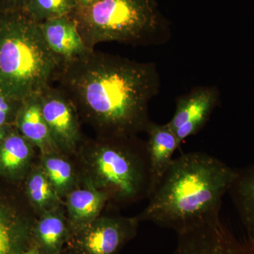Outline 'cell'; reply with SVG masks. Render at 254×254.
<instances>
[{
    "label": "cell",
    "instance_id": "cell-1",
    "mask_svg": "<svg viewBox=\"0 0 254 254\" xmlns=\"http://www.w3.org/2000/svg\"><path fill=\"white\" fill-rule=\"evenodd\" d=\"M57 81L99 136H136L150 123V100L160 91L156 65L89 50L63 62Z\"/></svg>",
    "mask_w": 254,
    "mask_h": 254
},
{
    "label": "cell",
    "instance_id": "cell-2",
    "mask_svg": "<svg viewBox=\"0 0 254 254\" xmlns=\"http://www.w3.org/2000/svg\"><path fill=\"white\" fill-rule=\"evenodd\" d=\"M236 171L208 153H183L174 158L138 218L177 234L220 218Z\"/></svg>",
    "mask_w": 254,
    "mask_h": 254
},
{
    "label": "cell",
    "instance_id": "cell-3",
    "mask_svg": "<svg viewBox=\"0 0 254 254\" xmlns=\"http://www.w3.org/2000/svg\"><path fill=\"white\" fill-rule=\"evenodd\" d=\"M63 63L27 14L0 24L1 93L19 102L39 96L57 80Z\"/></svg>",
    "mask_w": 254,
    "mask_h": 254
},
{
    "label": "cell",
    "instance_id": "cell-4",
    "mask_svg": "<svg viewBox=\"0 0 254 254\" xmlns=\"http://www.w3.org/2000/svg\"><path fill=\"white\" fill-rule=\"evenodd\" d=\"M71 16L87 49L105 42L133 46L166 43L169 31L155 0H99Z\"/></svg>",
    "mask_w": 254,
    "mask_h": 254
},
{
    "label": "cell",
    "instance_id": "cell-5",
    "mask_svg": "<svg viewBox=\"0 0 254 254\" xmlns=\"http://www.w3.org/2000/svg\"><path fill=\"white\" fill-rule=\"evenodd\" d=\"M86 182L119 202H132L150 195L146 145L136 136H99L81 148Z\"/></svg>",
    "mask_w": 254,
    "mask_h": 254
},
{
    "label": "cell",
    "instance_id": "cell-6",
    "mask_svg": "<svg viewBox=\"0 0 254 254\" xmlns=\"http://www.w3.org/2000/svg\"><path fill=\"white\" fill-rule=\"evenodd\" d=\"M138 217H98L70 237L68 249L73 254H117L134 238Z\"/></svg>",
    "mask_w": 254,
    "mask_h": 254
},
{
    "label": "cell",
    "instance_id": "cell-7",
    "mask_svg": "<svg viewBox=\"0 0 254 254\" xmlns=\"http://www.w3.org/2000/svg\"><path fill=\"white\" fill-rule=\"evenodd\" d=\"M42 113L52 138L60 150L73 151L81 141L79 115L59 87L47 88L40 95Z\"/></svg>",
    "mask_w": 254,
    "mask_h": 254
},
{
    "label": "cell",
    "instance_id": "cell-8",
    "mask_svg": "<svg viewBox=\"0 0 254 254\" xmlns=\"http://www.w3.org/2000/svg\"><path fill=\"white\" fill-rule=\"evenodd\" d=\"M219 101L220 93L214 86L198 87L177 100L176 110L168 124L180 145L203 128Z\"/></svg>",
    "mask_w": 254,
    "mask_h": 254
},
{
    "label": "cell",
    "instance_id": "cell-9",
    "mask_svg": "<svg viewBox=\"0 0 254 254\" xmlns=\"http://www.w3.org/2000/svg\"><path fill=\"white\" fill-rule=\"evenodd\" d=\"M145 132L148 136L145 145L150 169V197L173 163L174 153L180 144L168 123L150 122Z\"/></svg>",
    "mask_w": 254,
    "mask_h": 254
},
{
    "label": "cell",
    "instance_id": "cell-10",
    "mask_svg": "<svg viewBox=\"0 0 254 254\" xmlns=\"http://www.w3.org/2000/svg\"><path fill=\"white\" fill-rule=\"evenodd\" d=\"M39 24L48 46L63 62L89 50L82 41L72 16L53 18Z\"/></svg>",
    "mask_w": 254,
    "mask_h": 254
},
{
    "label": "cell",
    "instance_id": "cell-11",
    "mask_svg": "<svg viewBox=\"0 0 254 254\" xmlns=\"http://www.w3.org/2000/svg\"><path fill=\"white\" fill-rule=\"evenodd\" d=\"M16 120L21 135L32 144L36 145L43 156L60 151L43 118L40 95L21 103L16 113Z\"/></svg>",
    "mask_w": 254,
    "mask_h": 254
},
{
    "label": "cell",
    "instance_id": "cell-12",
    "mask_svg": "<svg viewBox=\"0 0 254 254\" xmlns=\"http://www.w3.org/2000/svg\"><path fill=\"white\" fill-rule=\"evenodd\" d=\"M108 199V194L88 182L84 188L76 189L68 193L67 222L71 235L98 218Z\"/></svg>",
    "mask_w": 254,
    "mask_h": 254
},
{
    "label": "cell",
    "instance_id": "cell-13",
    "mask_svg": "<svg viewBox=\"0 0 254 254\" xmlns=\"http://www.w3.org/2000/svg\"><path fill=\"white\" fill-rule=\"evenodd\" d=\"M71 237L67 220L54 210L43 214L32 229V247L42 254H60Z\"/></svg>",
    "mask_w": 254,
    "mask_h": 254
},
{
    "label": "cell",
    "instance_id": "cell-14",
    "mask_svg": "<svg viewBox=\"0 0 254 254\" xmlns=\"http://www.w3.org/2000/svg\"><path fill=\"white\" fill-rule=\"evenodd\" d=\"M33 223L0 203V254H19L32 247Z\"/></svg>",
    "mask_w": 254,
    "mask_h": 254
},
{
    "label": "cell",
    "instance_id": "cell-15",
    "mask_svg": "<svg viewBox=\"0 0 254 254\" xmlns=\"http://www.w3.org/2000/svg\"><path fill=\"white\" fill-rule=\"evenodd\" d=\"M228 193L248 237L254 239V164L237 170Z\"/></svg>",
    "mask_w": 254,
    "mask_h": 254
},
{
    "label": "cell",
    "instance_id": "cell-16",
    "mask_svg": "<svg viewBox=\"0 0 254 254\" xmlns=\"http://www.w3.org/2000/svg\"><path fill=\"white\" fill-rule=\"evenodd\" d=\"M32 145L16 132L5 137L0 142V174L17 177L24 173L33 155Z\"/></svg>",
    "mask_w": 254,
    "mask_h": 254
},
{
    "label": "cell",
    "instance_id": "cell-17",
    "mask_svg": "<svg viewBox=\"0 0 254 254\" xmlns=\"http://www.w3.org/2000/svg\"><path fill=\"white\" fill-rule=\"evenodd\" d=\"M173 254H254V248L230 239L203 235L180 242Z\"/></svg>",
    "mask_w": 254,
    "mask_h": 254
},
{
    "label": "cell",
    "instance_id": "cell-18",
    "mask_svg": "<svg viewBox=\"0 0 254 254\" xmlns=\"http://www.w3.org/2000/svg\"><path fill=\"white\" fill-rule=\"evenodd\" d=\"M41 168L50 185L58 195H65L73 190L74 173L71 164L57 153L43 155Z\"/></svg>",
    "mask_w": 254,
    "mask_h": 254
},
{
    "label": "cell",
    "instance_id": "cell-19",
    "mask_svg": "<svg viewBox=\"0 0 254 254\" xmlns=\"http://www.w3.org/2000/svg\"><path fill=\"white\" fill-rule=\"evenodd\" d=\"M27 193L34 206L44 213L56 208L59 201V195L42 168L34 170L28 177Z\"/></svg>",
    "mask_w": 254,
    "mask_h": 254
},
{
    "label": "cell",
    "instance_id": "cell-20",
    "mask_svg": "<svg viewBox=\"0 0 254 254\" xmlns=\"http://www.w3.org/2000/svg\"><path fill=\"white\" fill-rule=\"evenodd\" d=\"M78 6L77 0H28L27 15L41 23L53 18L71 16Z\"/></svg>",
    "mask_w": 254,
    "mask_h": 254
},
{
    "label": "cell",
    "instance_id": "cell-21",
    "mask_svg": "<svg viewBox=\"0 0 254 254\" xmlns=\"http://www.w3.org/2000/svg\"><path fill=\"white\" fill-rule=\"evenodd\" d=\"M19 102L0 92V127L4 126L12 113L13 103Z\"/></svg>",
    "mask_w": 254,
    "mask_h": 254
},
{
    "label": "cell",
    "instance_id": "cell-22",
    "mask_svg": "<svg viewBox=\"0 0 254 254\" xmlns=\"http://www.w3.org/2000/svg\"><path fill=\"white\" fill-rule=\"evenodd\" d=\"M98 1L99 0H77L79 7H86Z\"/></svg>",
    "mask_w": 254,
    "mask_h": 254
},
{
    "label": "cell",
    "instance_id": "cell-23",
    "mask_svg": "<svg viewBox=\"0 0 254 254\" xmlns=\"http://www.w3.org/2000/svg\"><path fill=\"white\" fill-rule=\"evenodd\" d=\"M8 134L9 133H7V132H6V128H5L4 126L0 127V142L2 141Z\"/></svg>",
    "mask_w": 254,
    "mask_h": 254
},
{
    "label": "cell",
    "instance_id": "cell-24",
    "mask_svg": "<svg viewBox=\"0 0 254 254\" xmlns=\"http://www.w3.org/2000/svg\"><path fill=\"white\" fill-rule=\"evenodd\" d=\"M19 254H42L40 253L39 252H38V250H36V249L33 248V247H31V248L28 249L27 250L23 251V252H21V253H20Z\"/></svg>",
    "mask_w": 254,
    "mask_h": 254
},
{
    "label": "cell",
    "instance_id": "cell-25",
    "mask_svg": "<svg viewBox=\"0 0 254 254\" xmlns=\"http://www.w3.org/2000/svg\"><path fill=\"white\" fill-rule=\"evenodd\" d=\"M60 254H73L72 252H71L68 249L66 250H63V252H61Z\"/></svg>",
    "mask_w": 254,
    "mask_h": 254
}]
</instances>
